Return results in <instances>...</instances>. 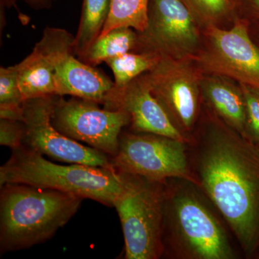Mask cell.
Here are the masks:
<instances>
[{
    "mask_svg": "<svg viewBox=\"0 0 259 259\" xmlns=\"http://www.w3.org/2000/svg\"><path fill=\"white\" fill-rule=\"evenodd\" d=\"M188 146L196 185L232 232L245 258L259 250V146L205 105Z\"/></svg>",
    "mask_w": 259,
    "mask_h": 259,
    "instance_id": "obj_1",
    "label": "cell"
},
{
    "mask_svg": "<svg viewBox=\"0 0 259 259\" xmlns=\"http://www.w3.org/2000/svg\"><path fill=\"white\" fill-rule=\"evenodd\" d=\"M223 221L212 202L195 183L180 178L165 181L163 258H239L226 223Z\"/></svg>",
    "mask_w": 259,
    "mask_h": 259,
    "instance_id": "obj_2",
    "label": "cell"
},
{
    "mask_svg": "<svg viewBox=\"0 0 259 259\" xmlns=\"http://www.w3.org/2000/svg\"><path fill=\"white\" fill-rule=\"evenodd\" d=\"M82 199L67 192L23 184L1 186V253L49 241L77 212Z\"/></svg>",
    "mask_w": 259,
    "mask_h": 259,
    "instance_id": "obj_3",
    "label": "cell"
},
{
    "mask_svg": "<svg viewBox=\"0 0 259 259\" xmlns=\"http://www.w3.org/2000/svg\"><path fill=\"white\" fill-rule=\"evenodd\" d=\"M23 184L75 194L113 207L121 179L115 169L70 163L56 164L44 155L22 146L0 167V186Z\"/></svg>",
    "mask_w": 259,
    "mask_h": 259,
    "instance_id": "obj_4",
    "label": "cell"
},
{
    "mask_svg": "<svg viewBox=\"0 0 259 259\" xmlns=\"http://www.w3.org/2000/svg\"><path fill=\"white\" fill-rule=\"evenodd\" d=\"M120 189L113 202L120 218L125 259L163 258L164 182L117 171Z\"/></svg>",
    "mask_w": 259,
    "mask_h": 259,
    "instance_id": "obj_5",
    "label": "cell"
},
{
    "mask_svg": "<svg viewBox=\"0 0 259 259\" xmlns=\"http://www.w3.org/2000/svg\"><path fill=\"white\" fill-rule=\"evenodd\" d=\"M116 171L153 182L186 179L196 184L187 143L144 133L122 132L117 154L112 158Z\"/></svg>",
    "mask_w": 259,
    "mask_h": 259,
    "instance_id": "obj_6",
    "label": "cell"
},
{
    "mask_svg": "<svg viewBox=\"0 0 259 259\" xmlns=\"http://www.w3.org/2000/svg\"><path fill=\"white\" fill-rule=\"evenodd\" d=\"M250 20L238 18L226 29L202 30V44L194 61L203 74L222 75L259 90V46L250 35Z\"/></svg>",
    "mask_w": 259,
    "mask_h": 259,
    "instance_id": "obj_7",
    "label": "cell"
},
{
    "mask_svg": "<svg viewBox=\"0 0 259 259\" xmlns=\"http://www.w3.org/2000/svg\"><path fill=\"white\" fill-rule=\"evenodd\" d=\"M146 74L153 96L190 142L202 112L203 73L193 59L161 57Z\"/></svg>",
    "mask_w": 259,
    "mask_h": 259,
    "instance_id": "obj_8",
    "label": "cell"
},
{
    "mask_svg": "<svg viewBox=\"0 0 259 259\" xmlns=\"http://www.w3.org/2000/svg\"><path fill=\"white\" fill-rule=\"evenodd\" d=\"M99 105L76 97L66 100L57 95L51 120L61 134L113 158L120 135L130 125V117L124 110L100 108Z\"/></svg>",
    "mask_w": 259,
    "mask_h": 259,
    "instance_id": "obj_9",
    "label": "cell"
},
{
    "mask_svg": "<svg viewBox=\"0 0 259 259\" xmlns=\"http://www.w3.org/2000/svg\"><path fill=\"white\" fill-rule=\"evenodd\" d=\"M180 0H149L148 22L139 32V51L161 57L194 59L202 44V31Z\"/></svg>",
    "mask_w": 259,
    "mask_h": 259,
    "instance_id": "obj_10",
    "label": "cell"
},
{
    "mask_svg": "<svg viewBox=\"0 0 259 259\" xmlns=\"http://www.w3.org/2000/svg\"><path fill=\"white\" fill-rule=\"evenodd\" d=\"M56 97H38L24 102L23 146L57 161L115 169L108 155L83 146L56 128L51 117Z\"/></svg>",
    "mask_w": 259,
    "mask_h": 259,
    "instance_id": "obj_11",
    "label": "cell"
},
{
    "mask_svg": "<svg viewBox=\"0 0 259 259\" xmlns=\"http://www.w3.org/2000/svg\"><path fill=\"white\" fill-rule=\"evenodd\" d=\"M74 36L64 29L47 28L30 55L16 64L24 100L55 95L54 73L66 56L74 54Z\"/></svg>",
    "mask_w": 259,
    "mask_h": 259,
    "instance_id": "obj_12",
    "label": "cell"
},
{
    "mask_svg": "<svg viewBox=\"0 0 259 259\" xmlns=\"http://www.w3.org/2000/svg\"><path fill=\"white\" fill-rule=\"evenodd\" d=\"M104 107L127 112L134 132L160 135L190 143L153 96L146 73L123 88L115 87L107 97Z\"/></svg>",
    "mask_w": 259,
    "mask_h": 259,
    "instance_id": "obj_13",
    "label": "cell"
},
{
    "mask_svg": "<svg viewBox=\"0 0 259 259\" xmlns=\"http://www.w3.org/2000/svg\"><path fill=\"white\" fill-rule=\"evenodd\" d=\"M74 56H66L56 67L54 77L55 95H70L104 105L115 83Z\"/></svg>",
    "mask_w": 259,
    "mask_h": 259,
    "instance_id": "obj_14",
    "label": "cell"
},
{
    "mask_svg": "<svg viewBox=\"0 0 259 259\" xmlns=\"http://www.w3.org/2000/svg\"><path fill=\"white\" fill-rule=\"evenodd\" d=\"M200 86L202 103L247 139L245 102L239 83L222 75L203 74Z\"/></svg>",
    "mask_w": 259,
    "mask_h": 259,
    "instance_id": "obj_15",
    "label": "cell"
},
{
    "mask_svg": "<svg viewBox=\"0 0 259 259\" xmlns=\"http://www.w3.org/2000/svg\"><path fill=\"white\" fill-rule=\"evenodd\" d=\"M135 50L139 51V32L129 27H120L99 37L79 59L95 66Z\"/></svg>",
    "mask_w": 259,
    "mask_h": 259,
    "instance_id": "obj_16",
    "label": "cell"
},
{
    "mask_svg": "<svg viewBox=\"0 0 259 259\" xmlns=\"http://www.w3.org/2000/svg\"><path fill=\"white\" fill-rule=\"evenodd\" d=\"M112 0H82L79 28L74 36V54L79 59L101 35Z\"/></svg>",
    "mask_w": 259,
    "mask_h": 259,
    "instance_id": "obj_17",
    "label": "cell"
},
{
    "mask_svg": "<svg viewBox=\"0 0 259 259\" xmlns=\"http://www.w3.org/2000/svg\"><path fill=\"white\" fill-rule=\"evenodd\" d=\"M201 30L210 27L225 28L241 18L237 0H180Z\"/></svg>",
    "mask_w": 259,
    "mask_h": 259,
    "instance_id": "obj_18",
    "label": "cell"
},
{
    "mask_svg": "<svg viewBox=\"0 0 259 259\" xmlns=\"http://www.w3.org/2000/svg\"><path fill=\"white\" fill-rule=\"evenodd\" d=\"M161 59V56L151 51H131L109 59L105 63L113 73L115 88H122L151 71Z\"/></svg>",
    "mask_w": 259,
    "mask_h": 259,
    "instance_id": "obj_19",
    "label": "cell"
},
{
    "mask_svg": "<svg viewBox=\"0 0 259 259\" xmlns=\"http://www.w3.org/2000/svg\"><path fill=\"white\" fill-rule=\"evenodd\" d=\"M148 3L149 0H112L110 14L100 36L120 27L144 31L147 25Z\"/></svg>",
    "mask_w": 259,
    "mask_h": 259,
    "instance_id": "obj_20",
    "label": "cell"
},
{
    "mask_svg": "<svg viewBox=\"0 0 259 259\" xmlns=\"http://www.w3.org/2000/svg\"><path fill=\"white\" fill-rule=\"evenodd\" d=\"M24 100L16 65L0 68V118L23 120Z\"/></svg>",
    "mask_w": 259,
    "mask_h": 259,
    "instance_id": "obj_21",
    "label": "cell"
},
{
    "mask_svg": "<svg viewBox=\"0 0 259 259\" xmlns=\"http://www.w3.org/2000/svg\"><path fill=\"white\" fill-rule=\"evenodd\" d=\"M244 95L246 112V137L259 146V90L239 83Z\"/></svg>",
    "mask_w": 259,
    "mask_h": 259,
    "instance_id": "obj_22",
    "label": "cell"
},
{
    "mask_svg": "<svg viewBox=\"0 0 259 259\" xmlns=\"http://www.w3.org/2000/svg\"><path fill=\"white\" fill-rule=\"evenodd\" d=\"M25 126L22 121L0 118V144L12 151L23 146Z\"/></svg>",
    "mask_w": 259,
    "mask_h": 259,
    "instance_id": "obj_23",
    "label": "cell"
},
{
    "mask_svg": "<svg viewBox=\"0 0 259 259\" xmlns=\"http://www.w3.org/2000/svg\"><path fill=\"white\" fill-rule=\"evenodd\" d=\"M241 17L259 21V0H237Z\"/></svg>",
    "mask_w": 259,
    "mask_h": 259,
    "instance_id": "obj_24",
    "label": "cell"
},
{
    "mask_svg": "<svg viewBox=\"0 0 259 259\" xmlns=\"http://www.w3.org/2000/svg\"><path fill=\"white\" fill-rule=\"evenodd\" d=\"M17 1L18 0H1V7L11 8L14 5L15 6ZM24 1L30 5L32 8L39 9V8H49L54 0H24Z\"/></svg>",
    "mask_w": 259,
    "mask_h": 259,
    "instance_id": "obj_25",
    "label": "cell"
},
{
    "mask_svg": "<svg viewBox=\"0 0 259 259\" xmlns=\"http://www.w3.org/2000/svg\"><path fill=\"white\" fill-rule=\"evenodd\" d=\"M255 258L259 259V250L258 251V253H257L256 256H255Z\"/></svg>",
    "mask_w": 259,
    "mask_h": 259,
    "instance_id": "obj_26",
    "label": "cell"
}]
</instances>
